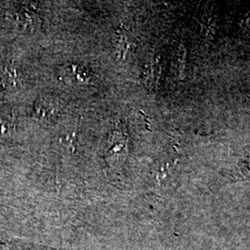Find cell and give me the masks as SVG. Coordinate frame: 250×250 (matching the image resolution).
<instances>
[{
  "label": "cell",
  "instance_id": "3",
  "mask_svg": "<svg viewBox=\"0 0 250 250\" xmlns=\"http://www.w3.org/2000/svg\"><path fill=\"white\" fill-rule=\"evenodd\" d=\"M15 130L14 118L8 112H0V137H6Z\"/></svg>",
  "mask_w": 250,
  "mask_h": 250
},
{
  "label": "cell",
  "instance_id": "1",
  "mask_svg": "<svg viewBox=\"0 0 250 250\" xmlns=\"http://www.w3.org/2000/svg\"><path fill=\"white\" fill-rule=\"evenodd\" d=\"M20 73L18 69L12 65L8 64L0 70V83L7 88L18 87L20 84Z\"/></svg>",
  "mask_w": 250,
  "mask_h": 250
},
{
  "label": "cell",
  "instance_id": "2",
  "mask_svg": "<svg viewBox=\"0 0 250 250\" xmlns=\"http://www.w3.org/2000/svg\"><path fill=\"white\" fill-rule=\"evenodd\" d=\"M36 112L42 119H52L58 115V105L53 99H41L36 102Z\"/></svg>",
  "mask_w": 250,
  "mask_h": 250
}]
</instances>
